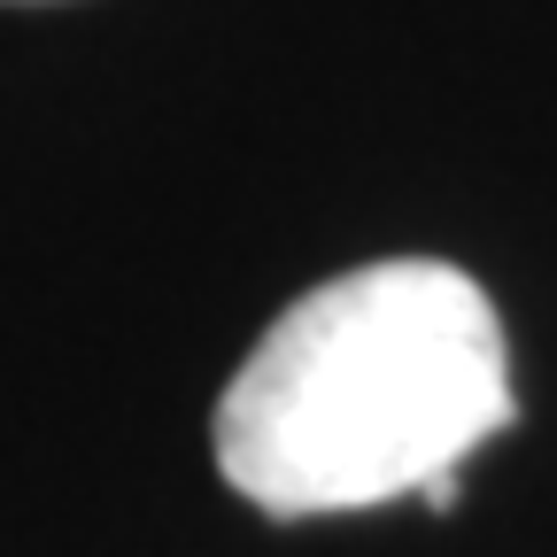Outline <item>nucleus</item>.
<instances>
[{
    "label": "nucleus",
    "mask_w": 557,
    "mask_h": 557,
    "mask_svg": "<svg viewBox=\"0 0 557 557\" xmlns=\"http://www.w3.org/2000/svg\"><path fill=\"white\" fill-rule=\"evenodd\" d=\"M511 426L504 325L457 263L341 271L278 318L218 403V472L271 519L426 496Z\"/></svg>",
    "instance_id": "1"
}]
</instances>
